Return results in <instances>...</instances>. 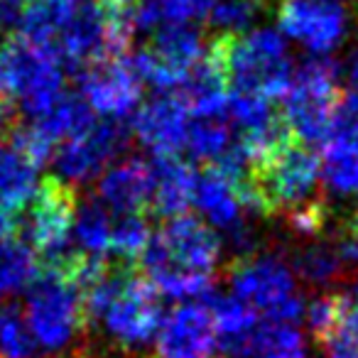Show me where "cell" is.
Listing matches in <instances>:
<instances>
[{
	"instance_id": "1",
	"label": "cell",
	"mask_w": 358,
	"mask_h": 358,
	"mask_svg": "<svg viewBox=\"0 0 358 358\" xmlns=\"http://www.w3.org/2000/svg\"><path fill=\"white\" fill-rule=\"evenodd\" d=\"M221 253V241L209 224L189 214L174 216L155 231L143 253L155 289L174 299H206L211 273Z\"/></svg>"
},
{
	"instance_id": "2",
	"label": "cell",
	"mask_w": 358,
	"mask_h": 358,
	"mask_svg": "<svg viewBox=\"0 0 358 358\" xmlns=\"http://www.w3.org/2000/svg\"><path fill=\"white\" fill-rule=\"evenodd\" d=\"M211 45L219 52L234 94L265 101L287 94L294 69L282 32L263 27L248 35H219Z\"/></svg>"
},
{
	"instance_id": "3",
	"label": "cell",
	"mask_w": 358,
	"mask_h": 358,
	"mask_svg": "<svg viewBox=\"0 0 358 358\" xmlns=\"http://www.w3.org/2000/svg\"><path fill=\"white\" fill-rule=\"evenodd\" d=\"M322 164L307 145L289 140L287 145L253 164L245 177V209L250 214L270 216L275 211H292L317 201Z\"/></svg>"
},
{
	"instance_id": "4",
	"label": "cell",
	"mask_w": 358,
	"mask_h": 358,
	"mask_svg": "<svg viewBox=\"0 0 358 358\" xmlns=\"http://www.w3.org/2000/svg\"><path fill=\"white\" fill-rule=\"evenodd\" d=\"M338 103V64L327 57H309L294 69L285 94L282 118L302 143L324 145Z\"/></svg>"
},
{
	"instance_id": "5",
	"label": "cell",
	"mask_w": 358,
	"mask_h": 358,
	"mask_svg": "<svg viewBox=\"0 0 358 358\" xmlns=\"http://www.w3.org/2000/svg\"><path fill=\"white\" fill-rule=\"evenodd\" d=\"M0 76L8 94L17 96L32 118H40L64 91V71L55 47L32 45L22 35L0 42Z\"/></svg>"
},
{
	"instance_id": "6",
	"label": "cell",
	"mask_w": 358,
	"mask_h": 358,
	"mask_svg": "<svg viewBox=\"0 0 358 358\" xmlns=\"http://www.w3.org/2000/svg\"><path fill=\"white\" fill-rule=\"evenodd\" d=\"M234 297L248 304L253 312H263L270 322L294 324L304 317V299L294 287V275L275 255L238 258L229 268Z\"/></svg>"
},
{
	"instance_id": "7",
	"label": "cell",
	"mask_w": 358,
	"mask_h": 358,
	"mask_svg": "<svg viewBox=\"0 0 358 358\" xmlns=\"http://www.w3.org/2000/svg\"><path fill=\"white\" fill-rule=\"evenodd\" d=\"M25 322L35 343L47 351H62L86 327L81 294L59 273L42 270L27 287Z\"/></svg>"
},
{
	"instance_id": "8",
	"label": "cell",
	"mask_w": 358,
	"mask_h": 358,
	"mask_svg": "<svg viewBox=\"0 0 358 358\" xmlns=\"http://www.w3.org/2000/svg\"><path fill=\"white\" fill-rule=\"evenodd\" d=\"M76 201L79 196H76L74 185L57 177H47L42 185H37L32 199L27 201L22 231L40 265L52 263L69 250L66 241H69L76 209H79Z\"/></svg>"
},
{
	"instance_id": "9",
	"label": "cell",
	"mask_w": 358,
	"mask_h": 358,
	"mask_svg": "<svg viewBox=\"0 0 358 358\" xmlns=\"http://www.w3.org/2000/svg\"><path fill=\"white\" fill-rule=\"evenodd\" d=\"M204 57L201 32L187 25H164L152 35L150 45L130 59L140 81L159 91L177 89Z\"/></svg>"
},
{
	"instance_id": "10",
	"label": "cell",
	"mask_w": 358,
	"mask_h": 358,
	"mask_svg": "<svg viewBox=\"0 0 358 358\" xmlns=\"http://www.w3.org/2000/svg\"><path fill=\"white\" fill-rule=\"evenodd\" d=\"M101 322L118 346L143 348L157 336L159 324H162L157 289L135 270L113 297V302L101 314Z\"/></svg>"
},
{
	"instance_id": "11",
	"label": "cell",
	"mask_w": 358,
	"mask_h": 358,
	"mask_svg": "<svg viewBox=\"0 0 358 358\" xmlns=\"http://www.w3.org/2000/svg\"><path fill=\"white\" fill-rule=\"evenodd\" d=\"M280 32L317 57L336 50L348 35L343 0H282L278 8Z\"/></svg>"
},
{
	"instance_id": "12",
	"label": "cell",
	"mask_w": 358,
	"mask_h": 358,
	"mask_svg": "<svg viewBox=\"0 0 358 358\" xmlns=\"http://www.w3.org/2000/svg\"><path fill=\"white\" fill-rule=\"evenodd\" d=\"M81 99L91 110L103 115H128L140 103V76L135 74L130 59H99L79 71Z\"/></svg>"
},
{
	"instance_id": "13",
	"label": "cell",
	"mask_w": 358,
	"mask_h": 358,
	"mask_svg": "<svg viewBox=\"0 0 358 358\" xmlns=\"http://www.w3.org/2000/svg\"><path fill=\"white\" fill-rule=\"evenodd\" d=\"M128 128L113 120L91 123L84 133L64 140L57 155V167L71 182H89L103 174L106 164L125 150Z\"/></svg>"
},
{
	"instance_id": "14",
	"label": "cell",
	"mask_w": 358,
	"mask_h": 358,
	"mask_svg": "<svg viewBox=\"0 0 358 358\" xmlns=\"http://www.w3.org/2000/svg\"><path fill=\"white\" fill-rule=\"evenodd\" d=\"M157 358H216L219 341L204 302H187L167 314L155 343Z\"/></svg>"
},
{
	"instance_id": "15",
	"label": "cell",
	"mask_w": 358,
	"mask_h": 358,
	"mask_svg": "<svg viewBox=\"0 0 358 358\" xmlns=\"http://www.w3.org/2000/svg\"><path fill=\"white\" fill-rule=\"evenodd\" d=\"M189 108L177 91H159L133 115L135 135L155 155H177V150L185 148Z\"/></svg>"
},
{
	"instance_id": "16",
	"label": "cell",
	"mask_w": 358,
	"mask_h": 358,
	"mask_svg": "<svg viewBox=\"0 0 358 358\" xmlns=\"http://www.w3.org/2000/svg\"><path fill=\"white\" fill-rule=\"evenodd\" d=\"M214 319L219 353L224 358H253L255 331H258V312L236 299L234 294H214L204 299Z\"/></svg>"
},
{
	"instance_id": "17",
	"label": "cell",
	"mask_w": 358,
	"mask_h": 358,
	"mask_svg": "<svg viewBox=\"0 0 358 358\" xmlns=\"http://www.w3.org/2000/svg\"><path fill=\"white\" fill-rule=\"evenodd\" d=\"M150 174H152V192L148 209L164 219L185 214L187 206L194 201L199 174L177 155H155Z\"/></svg>"
},
{
	"instance_id": "18",
	"label": "cell",
	"mask_w": 358,
	"mask_h": 358,
	"mask_svg": "<svg viewBox=\"0 0 358 358\" xmlns=\"http://www.w3.org/2000/svg\"><path fill=\"white\" fill-rule=\"evenodd\" d=\"M177 94L196 118H224L226 101H229V79L214 45L206 47L204 57L179 84Z\"/></svg>"
},
{
	"instance_id": "19",
	"label": "cell",
	"mask_w": 358,
	"mask_h": 358,
	"mask_svg": "<svg viewBox=\"0 0 358 358\" xmlns=\"http://www.w3.org/2000/svg\"><path fill=\"white\" fill-rule=\"evenodd\" d=\"M152 174L150 164L138 157H130L101 174L99 201L115 214H143L150 206Z\"/></svg>"
},
{
	"instance_id": "20",
	"label": "cell",
	"mask_w": 358,
	"mask_h": 358,
	"mask_svg": "<svg viewBox=\"0 0 358 358\" xmlns=\"http://www.w3.org/2000/svg\"><path fill=\"white\" fill-rule=\"evenodd\" d=\"M194 201L201 214L224 231L236 229L245 221L243 179H234L216 167H206L196 179Z\"/></svg>"
},
{
	"instance_id": "21",
	"label": "cell",
	"mask_w": 358,
	"mask_h": 358,
	"mask_svg": "<svg viewBox=\"0 0 358 358\" xmlns=\"http://www.w3.org/2000/svg\"><path fill=\"white\" fill-rule=\"evenodd\" d=\"M55 50L59 59L74 69H84L94 62L106 59V32L94 3H81L76 15L55 42Z\"/></svg>"
},
{
	"instance_id": "22",
	"label": "cell",
	"mask_w": 358,
	"mask_h": 358,
	"mask_svg": "<svg viewBox=\"0 0 358 358\" xmlns=\"http://www.w3.org/2000/svg\"><path fill=\"white\" fill-rule=\"evenodd\" d=\"M37 189V164L0 138V204L22 211Z\"/></svg>"
},
{
	"instance_id": "23",
	"label": "cell",
	"mask_w": 358,
	"mask_h": 358,
	"mask_svg": "<svg viewBox=\"0 0 358 358\" xmlns=\"http://www.w3.org/2000/svg\"><path fill=\"white\" fill-rule=\"evenodd\" d=\"M81 0H32L22 15V37L32 45L55 47L62 30L71 22Z\"/></svg>"
},
{
	"instance_id": "24",
	"label": "cell",
	"mask_w": 358,
	"mask_h": 358,
	"mask_svg": "<svg viewBox=\"0 0 358 358\" xmlns=\"http://www.w3.org/2000/svg\"><path fill=\"white\" fill-rule=\"evenodd\" d=\"M91 123H94V110L89 108V103L81 96L62 91L59 99L40 118H35L32 125L55 145L57 140L62 143V140H69L74 135L84 133Z\"/></svg>"
},
{
	"instance_id": "25",
	"label": "cell",
	"mask_w": 358,
	"mask_h": 358,
	"mask_svg": "<svg viewBox=\"0 0 358 358\" xmlns=\"http://www.w3.org/2000/svg\"><path fill=\"white\" fill-rule=\"evenodd\" d=\"M103 22L106 57L120 59L138 30V0H91Z\"/></svg>"
},
{
	"instance_id": "26",
	"label": "cell",
	"mask_w": 358,
	"mask_h": 358,
	"mask_svg": "<svg viewBox=\"0 0 358 358\" xmlns=\"http://www.w3.org/2000/svg\"><path fill=\"white\" fill-rule=\"evenodd\" d=\"M216 0H138V30H155L164 25H187L206 17Z\"/></svg>"
},
{
	"instance_id": "27",
	"label": "cell",
	"mask_w": 358,
	"mask_h": 358,
	"mask_svg": "<svg viewBox=\"0 0 358 358\" xmlns=\"http://www.w3.org/2000/svg\"><path fill=\"white\" fill-rule=\"evenodd\" d=\"M292 268L302 282L314 285V287L334 285L346 273L336 248L329 243H309L304 248H299L292 255Z\"/></svg>"
},
{
	"instance_id": "28",
	"label": "cell",
	"mask_w": 358,
	"mask_h": 358,
	"mask_svg": "<svg viewBox=\"0 0 358 358\" xmlns=\"http://www.w3.org/2000/svg\"><path fill=\"white\" fill-rule=\"evenodd\" d=\"M110 224H113V219L101 201L81 204L76 209L74 226H71L81 253L91 255V258H103L110 250Z\"/></svg>"
},
{
	"instance_id": "29",
	"label": "cell",
	"mask_w": 358,
	"mask_h": 358,
	"mask_svg": "<svg viewBox=\"0 0 358 358\" xmlns=\"http://www.w3.org/2000/svg\"><path fill=\"white\" fill-rule=\"evenodd\" d=\"M231 145H234V133L224 118H196L187 128L185 148L192 152V157L209 162V167L229 152Z\"/></svg>"
},
{
	"instance_id": "30",
	"label": "cell",
	"mask_w": 358,
	"mask_h": 358,
	"mask_svg": "<svg viewBox=\"0 0 358 358\" xmlns=\"http://www.w3.org/2000/svg\"><path fill=\"white\" fill-rule=\"evenodd\" d=\"M40 275V260L32 248L20 241L0 243V287L3 292H20Z\"/></svg>"
},
{
	"instance_id": "31",
	"label": "cell",
	"mask_w": 358,
	"mask_h": 358,
	"mask_svg": "<svg viewBox=\"0 0 358 358\" xmlns=\"http://www.w3.org/2000/svg\"><path fill=\"white\" fill-rule=\"evenodd\" d=\"M253 358H307L304 334L294 324H260L255 331Z\"/></svg>"
},
{
	"instance_id": "32",
	"label": "cell",
	"mask_w": 358,
	"mask_h": 358,
	"mask_svg": "<svg viewBox=\"0 0 358 358\" xmlns=\"http://www.w3.org/2000/svg\"><path fill=\"white\" fill-rule=\"evenodd\" d=\"M150 226L145 214H118L110 224V250L120 258V263L138 265L148 248Z\"/></svg>"
},
{
	"instance_id": "33",
	"label": "cell",
	"mask_w": 358,
	"mask_h": 358,
	"mask_svg": "<svg viewBox=\"0 0 358 358\" xmlns=\"http://www.w3.org/2000/svg\"><path fill=\"white\" fill-rule=\"evenodd\" d=\"M273 6L275 0H216L209 20L221 35H243Z\"/></svg>"
},
{
	"instance_id": "34",
	"label": "cell",
	"mask_w": 358,
	"mask_h": 358,
	"mask_svg": "<svg viewBox=\"0 0 358 358\" xmlns=\"http://www.w3.org/2000/svg\"><path fill=\"white\" fill-rule=\"evenodd\" d=\"M322 179L324 187L336 196L358 194V152L329 148L322 164Z\"/></svg>"
},
{
	"instance_id": "35",
	"label": "cell",
	"mask_w": 358,
	"mask_h": 358,
	"mask_svg": "<svg viewBox=\"0 0 358 358\" xmlns=\"http://www.w3.org/2000/svg\"><path fill=\"white\" fill-rule=\"evenodd\" d=\"M37 343L32 338L22 312L15 307L0 309V358H35Z\"/></svg>"
},
{
	"instance_id": "36",
	"label": "cell",
	"mask_w": 358,
	"mask_h": 358,
	"mask_svg": "<svg viewBox=\"0 0 358 358\" xmlns=\"http://www.w3.org/2000/svg\"><path fill=\"white\" fill-rule=\"evenodd\" d=\"M324 148L358 152V91H348L338 99Z\"/></svg>"
},
{
	"instance_id": "37",
	"label": "cell",
	"mask_w": 358,
	"mask_h": 358,
	"mask_svg": "<svg viewBox=\"0 0 358 358\" xmlns=\"http://www.w3.org/2000/svg\"><path fill=\"white\" fill-rule=\"evenodd\" d=\"M309 331L317 341H324L331 336L336 329H341V304H338V294H322V297L312 299L304 309Z\"/></svg>"
},
{
	"instance_id": "38",
	"label": "cell",
	"mask_w": 358,
	"mask_h": 358,
	"mask_svg": "<svg viewBox=\"0 0 358 358\" xmlns=\"http://www.w3.org/2000/svg\"><path fill=\"white\" fill-rule=\"evenodd\" d=\"M287 224L289 229L297 236H304V238H314L319 236L329 224V211L324 201H309V204L299 206V209L287 211Z\"/></svg>"
},
{
	"instance_id": "39",
	"label": "cell",
	"mask_w": 358,
	"mask_h": 358,
	"mask_svg": "<svg viewBox=\"0 0 358 358\" xmlns=\"http://www.w3.org/2000/svg\"><path fill=\"white\" fill-rule=\"evenodd\" d=\"M327 358H358V334L351 329H336L331 336L319 341Z\"/></svg>"
},
{
	"instance_id": "40",
	"label": "cell",
	"mask_w": 358,
	"mask_h": 358,
	"mask_svg": "<svg viewBox=\"0 0 358 358\" xmlns=\"http://www.w3.org/2000/svg\"><path fill=\"white\" fill-rule=\"evenodd\" d=\"M338 304H341V327L358 334V285L338 294Z\"/></svg>"
},
{
	"instance_id": "41",
	"label": "cell",
	"mask_w": 358,
	"mask_h": 358,
	"mask_svg": "<svg viewBox=\"0 0 358 358\" xmlns=\"http://www.w3.org/2000/svg\"><path fill=\"white\" fill-rule=\"evenodd\" d=\"M338 71H343V76H346L348 86H351V91H358V45L351 47V52H348L346 62H343V66Z\"/></svg>"
},
{
	"instance_id": "42",
	"label": "cell",
	"mask_w": 358,
	"mask_h": 358,
	"mask_svg": "<svg viewBox=\"0 0 358 358\" xmlns=\"http://www.w3.org/2000/svg\"><path fill=\"white\" fill-rule=\"evenodd\" d=\"M13 123V113H10V99H8L6 84H3V76H0V130H6Z\"/></svg>"
},
{
	"instance_id": "43",
	"label": "cell",
	"mask_w": 358,
	"mask_h": 358,
	"mask_svg": "<svg viewBox=\"0 0 358 358\" xmlns=\"http://www.w3.org/2000/svg\"><path fill=\"white\" fill-rule=\"evenodd\" d=\"M0 294H3V287H0Z\"/></svg>"
}]
</instances>
